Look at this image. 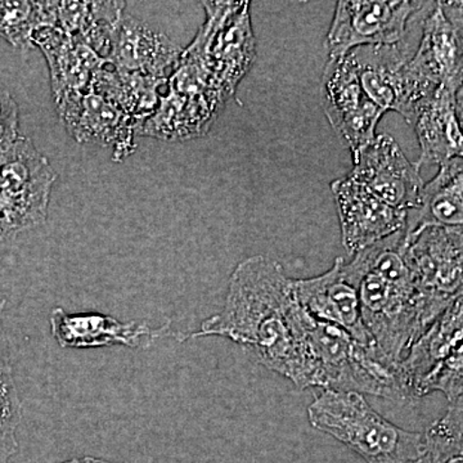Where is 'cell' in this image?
<instances>
[{"label":"cell","mask_w":463,"mask_h":463,"mask_svg":"<svg viewBox=\"0 0 463 463\" xmlns=\"http://www.w3.org/2000/svg\"><path fill=\"white\" fill-rule=\"evenodd\" d=\"M315 321L298 304L292 279L281 264L255 255L241 261L232 273L222 312L183 339L225 337L249 349L259 364L298 388H315L310 346Z\"/></svg>","instance_id":"cell-1"},{"label":"cell","mask_w":463,"mask_h":463,"mask_svg":"<svg viewBox=\"0 0 463 463\" xmlns=\"http://www.w3.org/2000/svg\"><path fill=\"white\" fill-rule=\"evenodd\" d=\"M404 230L362 250L344 265L358 292L365 328L377 352L392 365L441 316L417 288L405 264Z\"/></svg>","instance_id":"cell-2"},{"label":"cell","mask_w":463,"mask_h":463,"mask_svg":"<svg viewBox=\"0 0 463 463\" xmlns=\"http://www.w3.org/2000/svg\"><path fill=\"white\" fill-rule=\"evenodd\" d=\"M307 420L365 463H413L421 455L423 435L388 421L361 392L325 390L307 407Z\"/></svg>","instance_id":"cell-3"},{"label":"cell","mask_w":463,"mask_h":463,"mask_svg":"<svg viewBox=\"0 0 463 463\" xmlns=\"http://www.w3.org/2000/svg\"><path fill=\"white\" fill-rule=\"evenodd\" d=\"M463 297L457 298L395 367L401 402L411 403L434 392L449 403L463 392Z\"/></svg>","instance_id":"cell-4"},{"label":"cell","mask_w":463,"mask_h":463,"mask_svg":"<svg viewBox=\"0 0 463 463\" xmlns=\"http://www.w3.org/2000/svg\"><path fill=\"white\" fill-rule=\"evenodd\" d=\"M56 179L48 158L26 137L0 154V236L45 223Z\"/></svg>","instance_id":"cell-5"},{"label":"cell","mask_w":463,"mask_h":463,"mask_svg":"<svg viewBox=\"0 0 463 463\" xmlns=\"http://www.w3.org/2000/svg\"><path fill=\"white\" fill-rule=\"evenodd\" d=\"M205 25L188 48L227 99L255 60L250 3L205 2Z\"/></svg>","instance_id":"cell-6"},{"label":"cell","mask_w":463,"mask_h":463,"mask_svg":"<svg viewBox=\"0 0 463 463\" xmlns=\"http://www.w3.org/2000/svg\"><path fill=\"white\" fill-rule=\"evenodd\" d=\"M402 252L417 288L440 315L462 295V227H405Z\"/></svg>","instance_id":"cell-7"},{"label":"cell","mask_w":463,"mask_h":463,"mask_svg":"<svg viewBox=\"0 0 463 463\" xmlns=\"http://www.w3.org/2000/svg\"><path fill=\"white\" fill-rule=\"evenodd\" d=\"M430 3L407 0H343L337 3L326 47L330 58L362 47H392L403 43L408 24Z\"/></svg>","instance_id":"cell-8"},{"label":"cell","mask_w":463,"mask_h":463,"mask_svg":"<svg viewBox=\"0 0 463 463\" xmlns=\"http://www.w3.org/2000/svg\"><path fill=\"white\" fill-rule=\"evenodd\" d=\"M462 3H432L416 54L405 71L420 83L458 93L462 87Z\"/></svg>","instance_id":"cell-9"},{"label":"cell","mask_w":463,"mask_h":463,"mask_svg":"<svg viewBox=\"0 0 463 463\" xmlns=\"http://www.w3.org/2000/svg\"><path fill=\"white\" fill-rule=\"evenodd\" d=\"M322 99L328 121L352 155L373 141L385 112L362 90L354 52L328 60L323 72Z\"/></svg>","instance_id":"cell-10"},{"label":"cell","mask_w":463,"mask_h":463,"mask_svg":"<svg viewBox=\"0 0 463 463\" xmlns=\"http://www.w3.org/2000/svg\"><path fill=\"white\" fill-rule=\"evenodd\" d=\"M359 83L374 105L383 112L395 111L412 124L422 106L438 88L414 80L405 71L410 58L403 43L392 47L356 48Z\"/></svg>","instance_id":"cell-11"},{"label":"cell","mask_w":463,"mask_h":463,"mask_svg":"<svg viewBox=\"0 0 463 463\" xmlns=\"http://www.w3.org/2000/svg\"><path fill=\"white\" fill-rule=\"evenodd\" d=\"M350 178L362 183L374 196L401 212L421 205L423 181L416 163H411L394 138L386 134L353 155Z\"/></svg>","instance_id":"cell-12"},{"label":"cell","mask_w":463,"mask_h":463,"mask_svg":"<svg viewBox=\"0 0 463 463\" xmlns=\"http://www.w3.org/2000/svg\"><path fill=\"white\" fill-rule=\"evenodd\" d=\"M331 191L339 213L341 240L352 257L407 227L408 213L389 206L349 175L332 182Z\"/></svg>","instance_id":"cell-13"},{"label":"cell","mask_w":463,"mask_h":463,"mask_svg":"<svg viewBox=\"0 0 463 463\" xmlns=\"http://www.w3.org/2000/svg\"><path fill=\"white\" fill-rule=\"evenodd\" d=\"M344 265L345 260L337 258L331 269L321 276L292 279L295 297L312 318L336 326L361 345L376 349L362 318L358 292Z\"/></svg>","instance_id":"cell-14"},{"label":"cell","mask_w":463,"mask_h":463,"mask_svg":"<svg viewBox=\"0 0 463 463\" xmlns=\"http://www.w3.org/2000/svg\"><path fill=\"white\" fill-rule=\"evenodd\" d=\"M51 331L63 349L121 345L130 349H148L169 334V326L154 328L147 322H121L100 313L70 315L61 307L51 315Z\"/></svg>","instance_id":"cell-15"},{"label":"cell","mask_w":463,"mask_h":463,"mask_svg":"<svg viewBox=\"0 0 463 463\" xmlns=\"http://www.w3.org/2000/svg\"><path fill=\"white\" fill-rule=\"evenodd\" d=\"M56 105L61 120L76 141L112 146L118 157L133 151L136 121L111 100L90 90L63 97Z\"/></svg>","instance_id":"cell-16"},{"label":"cell","mask_w":463,"mask_h":463,"mask_svg":"<svg viewBox=\"0 0 463 463\" xmlns=\"http://www.w3.org/2000/svg\"><path fill=\"white\" fill-rule=\"evenodd\" d=\"M183 52L163 33L127 16L116 27L106 61L118 71L166 81Z\"/></svg>","instance_id":"cell-17"},{"label":"cell","mask_w":463,"mask_h":463,"mask_svg":"<svg viewBox=\"0 0 463 463\" xmlns=\"http://www.w3.org/2000/svg\"><path fill=\"white\" fill-rule=\"evenodd\" d=\"M33 44L41 48L47 58L56 102L70 94L90 91L94 75L106 62L87 45L67 35L61 27L38 30Z\"/></svg>","instance_id":"cell-18"},{"label":"cell","mask_w":463,"mask_h":463,"mask_svg":"<svg viewBox=\"0 0 463 463\" xmlns=\"http://www.w3.org/2000/svg\"><path fill=\"white\" fill-rule=\"evenodd\" d=\"M421 155L416 165H444L462 157L463 141L458 121V93L439 87L414 120Z\"/></svg>","instance_id":"cell-19"},{"label":"cell","mask_w":463,"mask_h":463,"mask_svg":"<svg viewBox=\"0 0 463 463\" xmlns=\"http://www.w3.org/2000/svg\"><path fill=\"white\" fill-rule=\"evenodd\" d=\"M124 7L123 2H57L58 26L106 60Z\"/></svg>","instance_id":"cell-20"},{"label":"cell","mask_w":463,"mask_h":463,"mask_svg":"<svg viewBox=\"0 0 463 463\" xmlns=\"http://www.w3.org/2000/svg\"><path fill=\"white\" fill-rule=\"evenodd\" d=\"M419 216L413 224L462 227L463 225V161L453 158L440 166L434 179L423 185Z\"/></svg>","instance_id":"cell-21"},{"label":"cell","mask_w":463,"mask_h":463,"mask_svg":"<svg viewBox=\"0 0 463 463\" xmlns=\"http://www.w3.org/2000/svg\"><path fill=\"white\" fill-rule=\"evenodd\" d=\"M58 26L57 2H0V38L17 50L33 48L38 30Z\"/></svg>","instance_id":"cell-22"},{"label":"cell","mask_w":463,"mask_h":463,"mask_svg":"<svg viewBox=\"0 0 463 463\" xmlns=\"http://www.w3.org/2000/svg\"><path fill=\"white\" fill-rule=\"evenodd\" d=\"M5 304V301H0V463H7L16 455L17 430L23 419V405L18 397L7 335L2 322Z\"/></svg>","instance_id":"cell-23"},{"label":"cell","mask_w":463,"mask_h":463,"mask_svg":"<svg viewBox=\"0 0 463 463\" xmlns=\"http://www.w3.org/2000/svg\"><path fill=\"white\" fill-rule=\"evenodd\" d=\"M413 463H463V399L449 403L446 414L431 423Z\"/></svg>","instance_id":"cell-24"},{"label":"cell","mask_w":463,"mask_h":463,"mask_svg":"<svg viewBox=\"0 0 463 463\" xmlns=\"http://www.w3.org/2000/svg\"><path fill=\"white\" fill-rule=\"evenodd\" d=\"M20 109L7 90H0V154L7 151L20 138Z\"/></svg>","instance_id":"cell-25"},{"label":"cell","mask_w":463,"mask_h":463,"mask_svg":"<svg viewBox=\"0 0 463 463\" xmlns=\"http://www.w3.org/2000/svg\"><path fill=\"white\" fill-rule=\"evenodd\" d=\"M62 463H116L108 461V459L96 458V457H81V458H72L70 461Z\"/></svg>","instance_id":"cell-26"}]
</instances>
